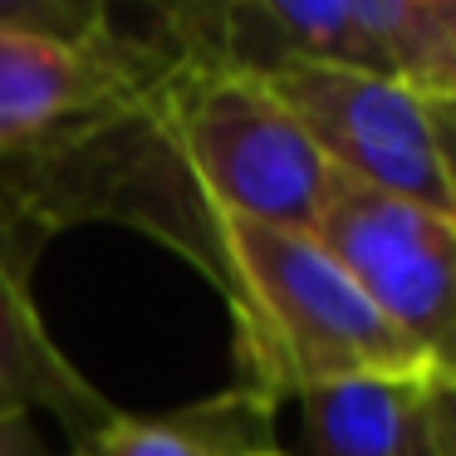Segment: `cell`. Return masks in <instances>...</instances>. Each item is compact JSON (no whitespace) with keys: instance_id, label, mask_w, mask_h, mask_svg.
<instances>
[{"instance_id":"3","label":"cell","mask_w":456,"mask_h":456,"mask_svg":"<svg viewBox=\"0 0 456 456\" xmlns=\"http://www.w3.org/2000/svg\"><path fill=\"white\" fill-rule=\"evenodd\" d=\"M338 177L456 221V94L338 64L270 74Z\"/></svg>"},{"instance_id":"1","label":"cell","mask_w":456,"mask_h":456,"mask_svg":"<svg viewBox=\"0 0 456 456\" xmlns=\"http://www.w3.org/2000/svg\"><path fill=\"white\" fill-rule=\"evenodd\" d=\"M216 295L236 329V383L275 403L344 378H432L314 231L221 216Z\"/></svg>"},{"instance_id":"2","label":"cell","mask_w":456,"mask_h":456,"mask_svg":"<svg viewBox=\"0 0 456 456\" xmlns=\"http://www.w3.org/2000/svg\"><path fill=\"white\" fill-rule=\"evenodd\" d=\"M162 113L191 187L216 216L314 231L338 172L265 79L177 64Z\"/></svg>"},{"instance_id":"5","label":"cell","mask_w":456,"mask_h":456,"mask_svg":"<svg viewBox=\"0 0 456 456\" xmlns=\"http://www.w3.org/2000/svg\"><path fill=\"white\" fill-rule=\"evenodd\" d=\"M314 236L456 393V221L334 177Z\"/></svg>"},{"instance_id":"7","label":"cell","mask_w":456,"mask_h":456,"mask_svg":"<svg viewBox=\"0 0 456 456\" xmlns=\"http://www.w3.org/2000/svg\"><path fill=\"white\" fill-rule=\"evenodd\" d=\"M50 246L35 221L0 201V417L50 412L69 442L99 432L118 407L69 363L35 305V260Z\"/></svg>"},{"instance_id":"8","label":"cell","mask_w":456,"mask_h":456,"mask_svg":"<svg viewBox=\"0 0 456 456\" xmlns=\"http://www.w3.org/2000/svg\"><path fill=\"white\" fill-rule=\"evenodd\" d=\"M275 397L231 383L177 412H113L99 432L69 442L64 456H295L275 432Z\"/></svg>"},{"instance_id":"4","label":"cell","mask_w":456,"mask_h":456,"mask_svg":"<svg viewBox=\"0 0 456 456\" xmlns=\"http://www.w3.org/2000/svg\"><path fill=\"white\" fill-rule=\"evenodd\" d=\"M172 64L158 40L123 20L84 40L0 30V191L138 109Z\"/></svg>"},{"instance_id":"11","label":"cell","mask_w":456,"mask_h":456,"mask_svg":"<svg viewBox=\"0 0 456 456\" xmlns=\"http://www.w3.org/2000/svg\"><path fill=\"white\" fill-rule=\"evenodd\" d=\"M427 5H432V11H436V15H442V20L456 30V0H427Z\"/></svg>"},{"instance_id":"6","label":"cell","mask_w":456,"mask_h":456,"mask_svg":"<svg viewBox=\"0 0 456 456\" xmlns=\"http://www.w3.org/2000/svg\"><path fill=\"white\" fill-rule=\"evenodd\" d=\"M138 15L128 30L158 40L177 64L270 79L299 64L358 69L338 0H113V20Z\"/></svg>"},{"instance_id":"9","label":"cell","mask_w":456,"mask_h":456,"mask_svg":"<svg viewBox=\"0 0 456 456\" xmlns=\"http://www.w3.org/2000/svg\"><path fill=\"white\" fill-rule=\"evenodd\" d=\"M113 25V0H0V30L84 40Z\"/></svg>"},{"instance_id":"10","label":"cell","mask_w":456,"mask_h":456,"mask_svg":"<svg viewBox=\"0 0 456 456\" xmlns=\"http://www.w3.org/2000/svg\"><path fill=\"white\" fill-rule=\"evenodd\" d=\"M0 456H50L35 417H0Z\"/></svg>"}]
</instances>
